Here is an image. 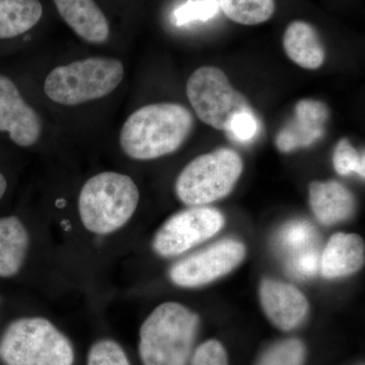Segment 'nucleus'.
<instances>
[{
	"label": "nucleus",
	"mask_w": 365,
	"mask_h": 365,
	"mask_svg": "<svg viewBox=\"0 0 365 365\" xmlns=\"http://www.w3.org/2000/svg\"><path fill=\"white\" fill-rule=\"evenodd\" d=\"M333 165L341 176L356 173L360 177L365 176L364 155H360L347 138L340 139L334 150Z\"/></svg>",
	"instance_id": "obj_22"
},
{
	"label": "nucleus",
	"mask_w": 365,
	"mask_h": 365,
	"mask_svg": "<svg viewBox=\"0 0 365 365\" xmlns=\"http://www.w3.org/2000/svg\"><path fill=\"white\" fill-rule=\"evenodd\" d=\"M319 265L318 254L314 251L302 252L299 256L295 257L294 262L295 270L304 276L313 275Z\"/></svg>",
	"instance_id": "obj_27"
},
{
	"label": "nucleus",
	"mask_w": 365,
	"mask_h": 365,
	"mask_svg": "<svg viewBox=\"0 0 365 365\" xmlns=\"http://www.w3.org/2000/svg\"><path fill=\"white\" fill-rule=\"evenodd\" d=\"M225 217L217 209L196 206L180 211L158 230L153 248L160 257L179 256L217 234Z\"/></svg>",
	"instance_id": "obj_8"
},
{
	"label": "nucleus",
	"mask_w": 365,
	"mask_h": 365,
	"mask_svg": "<svg viewBox=\"0 0 365 365\" xmlns=\"http://www.w3.org/2000/svg\"><path fill=\"white\" fill-rule=\"evenodd\" d=\"M7 189V182L6 177L0 173V200H1L2 197H4V193H6Z\"/></svg>",
	"instance_id": "obj_28"
},
{
	"label": "nucleus",
	"mask_w": 365,
	"mask_h": 365,
	"mask_svg": "<svg viewBox=\"0 0 365 365\" xmlns=\"http://www.w3.org/2000/svg\"><path fill=\"white\" fill-rule=\"evenodd\" d=\"M28 230L20 218H0V277L9 278L20 272L29 248Z\"/></svg>",
	"instance_id": "obj_17"
},
{
	"label": "nucleus",
	"mask_w": 365,
	"mask_h": 365,
	"mask_svg": "<svg viewBox=\"0 0 365 365\" xmlns=\"http://www.w3.org/2000/svg\"><path fill=\"white\" fill-rule=\"evenodd\" d=\"M314 228L307 222H294L282 230L281 242L288 249H304L311 244Z\"/></svg>",
	"instance_id": "obj_26"
},
{
	"label": "nucleus",
	"mask_w": 365,
	"mask_h": 365,
	"mask_svg": "<svg viewBox=\"0 0 365 365\" xmlns=\"http://www.w3.org/2000/svg\"><path fill=\"white\" fill-rule=\"evenodd\" d=\"M191 365H230L227 350L220 341L211 339L199 345Z\"/></svg>",
	"instance_id": "obj_25"
},
{
	"label": "nucleus",
	"mask_w": 365,
	"mask_h": 365,
	"mask_svg": "<svg viewBox=\"0 0 365 365\" xmlns=\"http://www.w3.org/2000/svg\"><path fill=\"white\" fill-rule=\"evenodd\" d=\"M260 300L271 323L282 331H292L299 327L309 311L306 297L294 285L282 281H262Z\"/></svg>",
	"instance_id": "obj_12"
},
{
	"label": "nucleus",
	"mask_w": 365,
	"mask_h": 365,
	"mask_svg": "<svg viewBox=\"0 0 365 365\" xmlns=\"http://www.w3.org/2000/svg\"><path fill=\"white\" fill-rule=\"evenodd\" d=\"M64 21L81 39L101 44L108 40L110 26L93 0H53Z\"/></svg>",
	"instance_id": "obj_14"
},
{
	"label": "nucleus",
	"mask_w": 365,
	"mask_h": 365,
	"mask_svg": "<svg viewBox=\"0 0 365 365\" xmlns=\"http://www.w3.org/2000/svg\"><path fill=\"white\" fill-rule=\"evenodd\" d=\"M196 314L178 302L155 307L139 333L143 365H187L198 330Z\"/></svg>",
	"instance_id": "obj_2"
},
{
	"label": "nucleus",
	"mask_w": 365,
	"mask_h": 365,
	"mask_svg": "<svg viewBox=\"0 0 365 365\" xmlns=\"http://www.w3.org/2000/svg\"><path fill=\"white\" fill-rule=\"evenodd\" d=\"M139 190L130 177L104 172L91 177L81 188L78 211L88 232L109 235L126 225L135 212Z\"/></svg>",
	"instance_id": "obj_3"
},
{
	"label": "nucleus",
	"mask_w": 365,
	"mask_h": 365,
	"mask_svg": "<svg viewBox=\"0 0 365 365\" xmlns=\"http://www.w3.org/2000/svg\"><path fill=\"white\" fill-rule=\"evenodd\" d=\"M230 138L246 143L253 140L259 132V121L254 111H246L235 114L230 120L227 130Z\"/></svg>",
	"instance_id": "obj_24"
},
{
	"label": "nucleus",
	"mask_w": 365,
	"mask_h": 365,
	"mask_svg": "<svg viewBox=\"0 0 365 365\" xmlns=\"http://www.w3.org/2000/svg\"><path fill=\"white\" fill-rule=\"evenodd\" d=\"M88 365H131L126 353L116 341L103 339L91 346Z\"/></svg>",
	"instance_id": "obj_23"
},
{
	"label": "nucleus",
	"mask_w": 365,
	"mask_h": 365,
	"mask_svg": "<svg viewBox=\"0 0 365 365\" xmlns=\"http://www.w3.org/2000/svg\"><path fill=\"white\" fill-rule=\"evenodd\" d=\"M242 169L241 155L232 148H218L199 155L178 177V198L192 207L225 198L239 181Z\"/></svg>",
	"instance_id": "obj_6"
},
{
	"label": "nucleus",
	"mask_w": 365,
	"mask_h": 365,
	"mask_svg": "<svg viewBox=\"0 0 365 365\" xmlns=\"http://www.w3.org/2000/svg\"><path fill=\"white\" fill-rule=\"evenodd\" d=\"M246 257V247L237 240H222L177 262L170 278L178 287L193 288L212 282L232 270Z\"/></svg>",
	"instance_id": "obj_9"
},
{
	"label": "nucleus",
	"mask_w": 365,
	"mask_h": 365,
	"mask_svg": "<svg viewBox=\"0 0 365 365\" xmlns=\"http://www.w3.org/2000/svg\"><path fill=\"white\" fill-rule=\"evenodd\" d=\"M220 6L217 0H189L175 9L173 20L175 25L184 26L195 21H207L215 18Z\"/></svg>",
	"instance_id": "obj_21"
},
{
	"label": "nucleus",
	"mask_w": 365,
	"mask_h": 365,
	"mask_svg": "<svg viewBox=\"0 0 365 365\" xmlns=\"http://www.w3.org/2000/svg\"><path fill=\"white\" fill-rule=\"evenodd\" d=\"M218 6L230 20L244 26H256L272 18L274 0H217Z\"/></svg>",
	"instance_id": "obj_19"
},
{
	"label": "nucleus",
	"mask_w": 365,
	"mask_h": 365,
	"mask_svg": "<svg viewBox=\"0 0 365 365\" xmlns=\"http://www.w3.org/2000/svg\"><path fill=\"white\" fill-rule=\"evenodd\" d=\"M186 91L199 119L216 130H227L235 114L253 111L247 98L235 90L218 67L196 69L187 81Z\"/></svg>",
	"instance_id": "obj_7"
},
{
	"label": "nucleus",
	"mask_w": 365,
	"mask_h": 365,
	"mask_svg": "<svg viewBox=\"0 0 365 365\" xmlns=\"http://www.w3.org/2000/svg\"><path fill=\"white\" fill-rule=\"evenodd\" d=\"M283 47L288 58L302 68L314 71L325 62V48L319 34L306 21H294L287 26Z\"/></svg>",
	"instance_id": "obj_16"
},
{
	"label": "nucleus",
	"mask_w": 365,
	"mask_h": 365,
	"mask_svg": "<svg viewBox=\"0 0 365 365\" xmlns=\"http://www.w3.org/2000/svg\"><path fill=\"white\" fill-rule=\"evenodd\" d=\"M123 78L119 60L90 57L53 69L46 78L44 91L57 104L76 106L107 97Z\"/></svg>",
	"instance_id": "obj_5"
},
{
	"label": "nucleus",
	"mask_w": 365,
	"mask_h": 365,
	"mask_svg": "<svg viewBox=\"0 0 365 365\" xmlns=\"http://www.w3.org/2000/svg\"><path fill=\"white\" fill-rule=\"evenodd\" d=\"M193 126V115L184 106L176 103L144 106L125 122L120 144L133 160H155L179 150Z\"/></svg>",
	"instance_id": "obj_1"
},
{
	"label": "nucleus",
	"mask_w": 365,
	"mask_h": 365,
	"mask_svg": "<svg viewBox=\"0 0 365 365\" xmlns=\"http://www.w3.org/2000/svg\"><path fill=\"white\" fill-rule=\"evenodd\" d=\"M306 356L304 343L297 338H290L270 346L256 365H304Z\"/></svg>",
	"instance_id": "obj_20"
},
{
	"label": "nucleus",
	"mask_w": 365,
	"mask_h": 365,
	"mask_svg": "<svg viewBox=\"0 0 365 365\" xmlns=\"http://www.w3.org/2000/svg\"><path fill=\"white\" fill-rule=\"evenodd\" d=\"M0 360L4 365H72L74 351L51 322L23 318L11 322L2 334Z\"/></svg>",
	"instance_id": "obj_4"
},
{
	"label": "nucleus",
	"mask_w": 365,
	"mask_h": 365,
	"mask_svg": "<svg viewBox=\"0 0 365 365\" xmlns=\"http://www.w3.org/2000/svg\"><path fill=\"white\" fill-rule=\"evenodd\" d=\"M309 204L317 220L325 225L344 222L353 215L355 207L351 192L336 181L311 182Z\"/></svg>",
	"instance_id": "obj_15"
},
{
	"label": "nucleus",
	"mask_w": 365,
	"mask_h": 365,
	"mask_svg": "<svg viewBox=\"0 0 365 365\" xmlns=\"http://www.w3.org/2000/svg\"><path fill=\"white\" fill-rule=\"evenodd\" d=\"M42 124L13 81L0 74V131L7 132L11 140L29 148L40 138Z\"/></svg>",
	"instance_id": "obj_10"
},
{
	"label": "nucleus",
	"mask_w": 365,
	"mask_h": 365,
	"mask_svg": "<svg viewBox=\"0 0 365 365\" xmlns=\"http://www.w3.org/2000/svg\"><path fill=\"white\" fill-rule=\"evenodd\" d=\"M43 16L39 0H0V39H11L34 28Z\"/></svg>",
	"instance_id": "obj_18"
},
{
	"label": "nucleus",
	"mask_w": 365,
	"mask_h": 365,
	"mask_svg": "<svg viewBox=\"0 0 365 365\" xmlns=\"http://www.w3.org/2000/svg\"><path fill=\"white\" fill-rule=\"evenodd\" d=\"M330 111L325 103L313 98H304L295 105L294 117L283 127L275 143L281 153H292L307 148L319 140L325 134Z\"/></svg>",
	"instance_id": "obj_11"
},
{
	"label": "nucleus",
	"mask_w": 365,
	"mask_h": 365,
	"mask_svg": "<svg viewBox=\"0 0 365 365\" xmlns=\"http://www.w3.org/2000/svg\"><path fill=\"white\" fill-rule=\"evenodd\" d=\"M365 246L359 235H334L324 249L319 268L329 279L344 277L357 272L364 266Z\"/></svg>",
	"instance_id": "obj_13"
}]
</instances>
